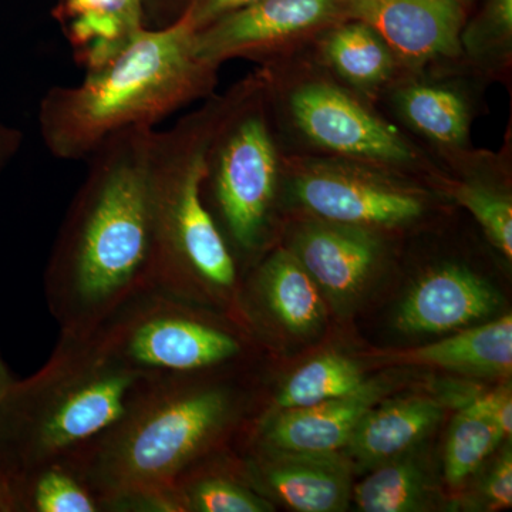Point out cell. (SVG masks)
<instances>
[{"label":"cell","mask_w":512,"mask_h":512,"mask_svg":"<svg viewBox=\"0 0 512 512\" xmlns=\"http://www.w3.org/2000/svg\"><path fill=\"white\" fill-rule=\"evenodd\" d=\"M333 10L335 0H258L197 30L194 52L202 62L218 66L312 28Z\"/></svg>","instance_id":"10"},{"label":"cell","mask_w":512,"mask_h":512,"mask_svg":"<svg viewBox=\"0 0 512 512\" xmlns=\"http://www.w3.org/2000/svg\"><path fill=\"white\" fill-rule=\"evenodd\" d=\"M154 130L114 134L86 160L46 266V301L60 336L87 338L156 286L148 183Z\"/></svg>","instance_id":"1"},{"label":"cell","mask_w":512,"mask_h":512,"mask_svg":"<svg viewBox=\"0 0 512 512\" xmlns=\"http://www.w3.org/2000/svg\"><path fill=\"white\" fill-rule=\"evenodd\" d=\"M485 498L493 510H505L512 505V457L511 451L495 464L490 476L485 480Z\"/></svg>","instance_id":"29"},{"label":"cell","mask_w":512,"mask_h":512,"mask_svg":"<svg viewBox=\"0 0 512 512\" xmlns=\"http://www.w3.org/2000/svg\"><path fill=\"white\" fill-rule=\"evenodd\" d=\"M258 0H191L185 15L190 19L195 32L211 25L215 20L224 18L229 13L247 8Z\"/></svg>","instance_id":"30"},{"label":"cell","mask_w":512,"mask_h":512,"mask_svg":"<svg viewBox=\"0 0 512 512\" xmlns=\"http://www.w3.org/2000/svg\"><path fill=\"white\" fill-rule=\"evenodd\" d=\"M495 18L500 22L504 32H511L512 0H497V5H495Z\"/></svg>","instance_id":"33"},{"label":"cell","mask_w":512,"mask_h":512,"mask_svg":"<svg viewBox=\"0 0 512 512\" xmlns=\"http://www.w3.org/2000/svg\"><path fill=\"white\" fill-rule=\"evenodd\" d=\"M295 192L319 217L349 227L403 224L423 212V205L412 195L326 171L303 175Z\"/></svg>","instance_id":"14"},{"label":"cell","mask_w":512,"mask_h":512,"mask_svg":"<svg viewBox=\"0 0 512 512\" xmlns=\"http://www.w3.org/2000/svg\"><path fill=\"white\" fill-rule=\"evenodd\" d=\"M198 303L153 286L124 303L87 339L146 379L211 372L237 362L247 352L244 338Z\"/></svg>","instance_id":"6"},{"label":"cell","mask_w":512,"mask_h":512,"mask_svg":"<svg viewBox=\"0 0 512 512\" xmlns=\"http://www.w3.org/2000/svg\"><path fill=\"white\" fill-rule=\"evenodd\" d=\"M467 412L478 414L490 420L503 440L510 439L512 433V394L510 386L500 387L493 393L485 394L480 399L464 407Z\"/></svg>","instance_id":"28"},{"label":"cell","mask_w":512,"mask_h":512,"mask_svg":"<svg viewBox=\"0 0 512 512\" xmlns=\"http://www.w3.org/2000/svg\"><path fill=\"white\" fill-rule=\"evenodd\" d=\"M406 362L443 367L454 372L485 377H507L512 370V316L467 329L412 350Z\"/></svg>","instance_id":"18"},{"label":"cell","mask_w":512,"mask_h":512,"mask_svg":"<svg viewBox=\"0 0 512 512\" xmlns=\"http://www.w3.org/2000/svg\"><path fill=\"white\" fill-rule=\"evenodd\" d=\"M174 512H266L274 508L245 481L202 463L183 474L171 488Z\"/></svg>","instance_id":"21"},{"label":"cell","mask_w":512,"mask_h":512,"mask_svg":"<svg viewBox=\"0 0 512 512\" xmlns=\"http://www.w3.org/2000/svg\"><path fill=\"white\" fill-rule=\"evenodd\" d=\"M424 497L423 476L409 461H387L355 488L357 508L365 512L416 511Z\"/></svg>","instance_id":"24"},{"label":"cell","mask_w":512,"mask_h":512,"mask_svg":"<svg viewBox=\"0 0 512 512\" xmlns=\"http://www.w3.org/2000/svg\"><path fill=\"white\" fill-rule=\"evenodd\" d=\"M326 55L343 77L359 86L382 82L392 69L389 47L363 22L336 30L326 43Z\"/></svg>","instance_id":"23"},{"label":"cell","mask_w":512,"mask_h":512,"mask_svg":"<svg viewBox=\"0 0 512 512\" xmlns=\"http://www.w3.org/2000/svg\"><path fill=\"white\" fill-rule=\"evenodd\" d=\"M19 143V136L15 131L6 130L0 127V164L16 150Z\"/></svg>","instance_id":"31"},{"label":"cell","mask_w":512,"mask_h":512,"mask_svg":"<svg viewBox=\"0 0 512 512\" xmlns=\"http://www.w3.org/2000/svg\"><path fill=\"white\" fill-rule=\"evenodd\" d=\"M501 296L483 278L457 266L431 272L406 296L397 326L412 333H441L487 318Z\"/></svg>","instance_id":"12"},{"label":"cell","mask_w":512,"mask_h":512,"mask_svg":"<svg viewBox=\"0 0 512 512\" xmlns=\"http://www.w3.org/2000/svg\"><path fill=\"white\" fill-rule=\"evenodd\" d=\"M53 16L86 72L119 55L147 28L146 0H57Z\"/></svg>","instance_id":"15"},{"label":"cell","mask_w":512,"mask_h":512,"mask_svg":"<svg viewBox=\"0 0 512 512\" xmlns=\"http://www.w3.org/2000/svg\"><path fill=\"white\" fill-rule=\"evenodd\" d=\"M255 289L276 322L293 333L318 329L325 316L319 286L295 254L276 251L256 274Z\"/></svg>","instance_id":"19"},{"label":"cell","mask_w":512,"mask_h":512,"mask_svg":"<svg viewBox=\"0 0 512 512\" xmlns=\"http://www.w3.org/2000/svg\"><path fill=\"white\" fill-rule=\"evenodd\" d=\"M146 380L90 339L59 336L46 365L13 384L0 410V474L10 480L69 457L113 426Z\"/></svg>","instance_id":"4"},{"label":"cell","mask_w":512,"mask_h":512,"mask_svg":"<svg viewBox=\"0 0 512 512\" xmlns=\"http://www.w3.org/2000/svg\"><path fill=\"white\" fill-rule=\"evenodd\" d=\"M249 483L301 512L346 510L352 494L349 466L336 453L259 451L247 463Z\"/></svg>","instance_id":"11"},{"label":"cell","mask_w":512,"mask_h":512,"mask_svg":"<svg viewBox=\"0 0 512 512\" xmlns=\"http://www.w3.org/2000/svg\"><path fill=\"white\" fill-rule=\"evenodd\" d=\"M15 511L101 512L96 495L64 461L10 478Z\"/></svg>","instance_id":"20"},{"label":"cell","mask_w":512,"mask_h":512,"mask_svg":"<svg viewBox=\"0 0 512 512\" xmlns=\"http://www.w3.org/2000/svg\"><path fill=\"white\" fill-rule=\"evenodd\" d=\"M362 372L349 357L323 355L301 367L275 400L279 410L301 409L350 396L366 386Z\"/></svg>","instance_id":"22"},{"label":"cell","mask_w":512,"mask_h":512,"mask_svg":"<svg viewBox=\"0 0 512 512\" xmlns=\"http://www.w3.org/2000/svg\"><path fill=\"white\" fill-rule=\"evenodd\" d=\"M278 158L268 127L258 113L241 114L211 133L205 150L202 194H210L208 208L222 237L242 255L261 248L275 200ZM234 256V255H232Z\"/></svg>","instance_id":"7"},{"label":"cell","mask_w":512,"mask_h":512,"mask_svg":"<svg viewBox=\"0 0 512 512\" xmlns=\"http://www.w3.org/2000/svg\"><path fill=\"white\" fill-rule=\"evenodd\" d=\"M295 255L333 301H349L376 264L377 244L349 225H315L299 235Z\"/></svg>","instance_id":"16"},{"label":"cell","mask_w":512,"mask_h":512,"mask_svg":"<svg viewBox=\"0 0 512 512\" xmlns=\"http://www.w3.org/2000/svg\"><path fill=\"white\" fill-rule=\"evenodd\" d=\"M12 373H10L8 365L5 360L0 357V410H2L3 403L8 399L10 390H12L13 384H15Z\"/></svg>","instance_id":"32"},{"label":"cell","mask_w":512,"mask_h":512,"mask_svg":"<svg viewBox=\"0 0 512 512\" xmlns=\"http://www.w3.org/2000/svg\"><path fill=\"white\" fill-rule=\"evenodd\" d=\"M380 389L367 383L350 396L329 402L279 410L259 429L261 451L329 454L348 447L357 424L379 399Z\"/></svg>","instance_id":"13"},{"label":"cell","mask_w":512,"mask_h":512,"mask_svg":"<svg viewBox=\"0 0 512 512\" xmlns=\"http://www.w3.org/2000/svg\"><path fill=\"white\" fill-rule=\"evenodd\" d=\"M211 133L202 117L154 130L148 161L156 286L197 302L238 286L237 261L201 197Z\"/></svg>","instance_id":"5"},{"label":"cell","mask_w":512,"mask_h":512,"mask_svg":"<svg viewBox=\"0 0 512 512\" xmlns=\"http://www.w3.org/2000/svg\"><path fill=\"white\" fill-rule=\"evenodd\" d=\"M211 372L151 377L126 413L64 458L101 512H174L171 488L239 419L238 393Z\"/></svg>","instance_id":"2"},{"label":"cell","mask_w":512,"mask_h":512,"mask_svg":"<svg viewBox=\"0 0 512 512\" xmlns=\"http://www.w3.org/2000/svg\"><path fill=\"white\" fill-rule=\"evenodd\" d=\"M457 200L480 222L485 234L508 259L512 258V205L503 195L484 188L463 187Z\"/></svg>","instance_id":"27"},{"label":"cell","mask_w":512,"mask_h":512,"mask_svg":"<svg viewBox=\"0 0 512 512\" xmlns=\"http://www.w3.org/2000/svg\"><path fill=\"white\" fill-rule=\"evenodd\" d=\"M188 16L146 28L119 55L87 70L79 84L55 86L40 100V136L63 161L87 160L114 134L154 128L211 84L212 64L194 52Z\"/></svg>","instance_id":"3"},{"label":"cell","mask_w":512,"mask_h":512,"mask_svg":"<svg viewBox=\"0 0 512 512\" xmlns=\"http://www.w3.org/2000/svg\"><path fill=\"white\" fill-rule=\"evenodd\" d=\"M441 406L426 397H410L370 409L357 424L348 447L359 463L384 464L402 456L439 423Z\"/></svg>","instance_id":"17"},{"label":"cell","mask_w":512,"mask_h":512,"mask_svg":"<svg viewBox=\"0 0 512 512\" xmlns=\"http://www.w3.org/2000/svg\"><path fill=\"white\" fill-rule=\"evenodd\" d=\"M292 111L303 133L328 150L386 161L412 157L394 131L335 87H302L293 94Z\"/></svg>","instance_id":"8"},{"label":"cell","mask_w":512,"mask_h":512,"mask_svg":"<svg viewBox=\"0 0 512 512\" xmlns=\"http://www.w3.org/2000/svg\"><path fill=\"white\" fill-rule=\"evenodd\" d=\"M402 107L410 123L433 140L454 144L466 136V104L456 93L440 87H412L402 94Z\"/></svg>","instance_id":"25"},{"label":"cell","mask_w":512,"mask_h":512,"mask_svg":"<svg viewBox=\"0 0 512 512\" xmlns=\"http://www.w3.org/2000/svg\"><path fill=\"white\" fill-rule=\"evenodd\" d=\"M503 441L490 420L478 414L461 410L457 414L444 451V476L448 484L458 485L466 481L485 458Z\"/></svg>","instance_id":"26"},{"label":"cell","mask_w":512,"mask_h":512,"mask_svg":"<svg viewBox=\"0 0 512 512\" xmlns=\"http://www.w3.org/2000/svg\"><path fill=\"white\" fill-rule=\"evenodd\" d=\"M15 511L12 484L8 477L0 474V512Z\"/></svg>","instance_id":"34"},{"label":"cell","mask_w":512,"mask_h":512,"mask_svg":"<svg viewBox=\"0 0 512 512\" xmlns=\"http://www.w3.org/2000/svg\"><path fill=\"white\" fill-rule=\"evenodd\" d=\"M349 10L404 59L421 62L460 53L458 0H349Z\"/></svg>","instance_id":"9"}]
</instances>
